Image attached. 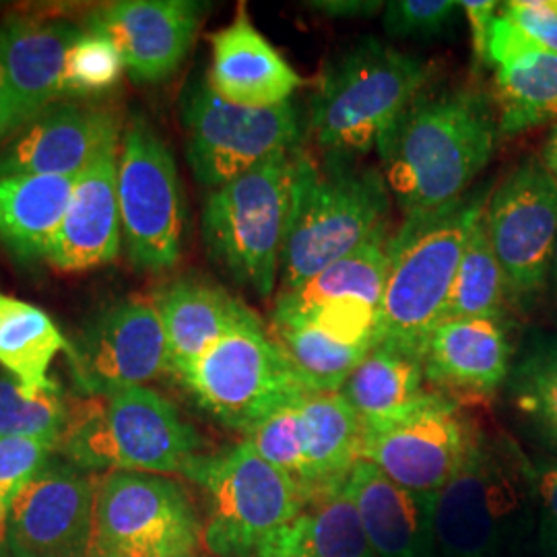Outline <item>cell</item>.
Here are the masks:
<instances>
[{
	"instance_id": "obj_1",
	"label": "cell",
	"mask_w": 557,
	"mask_h": 557,
	"mask_svg": "<svg viewBox=\"0 0 557 557\" xmlns=\"http://www.w3.org/2000/svg\"><path fill=\"white\" fill-rule=\"evenodd\" d=\"M498 137V114L487 94L425 87L376 147L405 221L428 220L462 199L492 160Z\"/></svg>"
},
{
	"instance_id": "obj_2",
	"label": "cell",
	"mask_w": 557,
	"mask_h": 557,
	"mask_svg": "<svg viewBox=\"0 0 557 557\" xmlns=\"http://www.w3.org/2000/svg\"><path fill=\"white\" fill-rule=\"evenodd\" d=\"M391 202L376 168L333 156L317 161L304 147L298 149L278 292L296 289L388 227Z\"/></svg>"
},
{
	"instance_id": "obj_3",
	"label": "cell",
	"mask_w": 557,
	"mask_h": 557,
	"mask_svg": "<svg viewBox=\"0 0 557 557\" xmlns=\"http://www.w3.org/2000/svg\"><path fill=\"white\" fill-rule=\"evenodd\" d=\"M430 77L425 60L366 38L322 71L310 101L308 133L324 156H368Z\"/></svg>"
},
{
	"instance_id": "obj_4",
	"label": "cell",
	"mask_w": 557,
	"mask_h": 557,
	"mask_svg": "<svg viewBox=\"0 0 557 557\" xmlns=\"http://www.w3.org/2000/svg\"><path fill=\"white\" fill-rule=\"evenodd\" d=\"M487 199L490 190L481 186L428 220L403 221L391 239L393 259L376 345H397L423 358L428 337L444 314L467 239Z\"/></svg>"
},
{
	"instance_id": "obj_5",
	"label": "cell",
	"mask_w": 557,
	"mask_h": 557,
	"mask_svg": "<svg viewBox=\"0 0 557 557\" xmlns=\"http://www.w3.org/2000/svg\"><path fill=\"white\" fill-rule=\"evenodd\" d=\"M197 430L153 388L91 395L71 407L59 450L83 471L184 473L200 455Z\"/></svg>"
},
{
	"instance_id": "obj_6",
	"label": "cell",
	"mask_w": 557,
	"mask_h": 557,
	"mask_svg": "<svg viewBox=\"0 0 557 557\" xmlns=\"http://www.w3.org/2000/svg\"><path fill=\"white\" fill-rule=\"evenodd\" d=\"M296 153L298 149L262 161L211 190L202 207L200 227L209 259L259 298H269L277 287Z\"/></svg>"
},
{
	"instance_id": "obj_7",
	"label": "cell",
	"mask_w": 557,
	"mask_h": 557,
	"mask_svg": "<svg viewBox=\"0 0 557 557\" xmlns=\"http://www.w3.org/2000/svg\"><path fill=\"white\" fill-rule=\"evenodd\" d=\"M535 469L512 442L475 432L457 473L436 494L440 557H499L517 537Z\"/></svg>"
},
{
	"instance_id": "obj_8",
	"label": "cell",
	"mask_w": 557,
	"mask_h": 557,
	"mask_svg": "<svg viewBox=\"0 0 557 557\" xmlns=\"http://www.w3.org/2000/svg\"><path fill=\"white\" fill-rule=\"evenodd\" d=\"M182 475L205 494L202 541L220 557H257L260 543L314 499L248 442L193 458Z\"/></svg>"
},
{
	"instance_id": "obj_9",
	"label": "cell",
	"mask_w": 557,
	"mask_h": 557,
	"mask_svg": "<svg viewBox=\"0 0 557 557\" xmlns=\"http://www.w3.org/2000/svg\"><path fill=\"white\" fill-rule=\"evenodd\" d=\"M178 380L200 409L242 434L314 395L257 314L221 337Z\"/></svg>"
},
{
	"instance_id": "obj_10",
	"label": "cell",
	"mask_w": 557,
	"mask_h": 557,
	"mask_svg": "<svg viewBox=\"0 0 557 557\" xmlns=\"http://www.w3.org/2000/svg\"><path fill=\"white\" fill-rule=\"evenodd\" d=\"M186 160L202 186L220 188L262 161L304 147L308 116L294 101L275 108H242L209 87L190 85L180 106Z\"/></svg>"
},
{
	"instance_id": "obj_11",
	"label": "cell",
	"mask_w": 557,
	"mask_h": 557,
	"mask_svg": "<svg viewBox=\"0 0 557 557\" xmlns=\"http://www.w3.org/2000/svg\"><path fill=\"white\" fill-rule=\"evenodd\" d=\"M119 205L122 246L133 267L147 273L174 269L184 246L186 200L174 153L140 114L120 137Z\"/></svg>"
},
{
	"instance_id": "obj_12",
	"label": "cell",
	"mask_w": 557,
	"mask_h": 557,
	"mask_svg": "<svg viewBox=\"0 0 557 557\" xmlns=\"http://www.w3.org/2000/svg\"><path fill=\"white\" fill-rule=\"evenodd\" d=\"M202 527L172 479L110 471L96 483L87 557H193Z\"/></svg>"
},
{
	"instance_id": "obj_13",
	"label": "cell",
	"mask_w": 557,
	"mask_h": 557,
	"mask_svg": "<svg viewBox=\"0 0 557 557\" xmlns=\"http://www.w3.org/2000/svg\"><path fill=\"white\" fill-rule=\"evenodd\" d=\"M485 227L508 283L510 306L543 301L557 246V182L537 156L517 163L485 202Z\"/></svg>"
},
{
	"instance_id": "obj_14",
	"label": "cell",
	"mask_w": 557,
	"mask_h": 557,
	"mask_svg": "<svg viewBox=\"0 0 557 557\" xmlns=\"http://www.w3.org/2000/svg\"><path fill=\"white\" fill-rule=\"evenodd\" d=\"M462 405L432 393L405 416L363 428L361 460L416 494H438L457 473L478 428Z\"/></svg>"
},
{
	"instance_id": "obj_15",
	"label": "cell",
	"mask_w": 557,
	"mask_h": 557,
	"mask_svg": "<svg viewBox=\"0 0 557 557\" xmlns=\"http://www.w3.org/2000/svg\"><path fill=\"white\" fill-rule=\"evenodd\" d=\"M69 358L89 397L145 386L170 372V347L153 298L131 296L106 308L87 322Z\"/></svg>"
},
{
	"instance_id": "obj_16",
	"label": "cell",
	"mask_w": 557,
	"mask_h": 557,
	"mask_svg": "<svg viewBox=\"0 0 557 557\" xmlns=\"http://www.w3.org/2000/svg\"><path fill=\"white\" fill-rule=\"evenodd\" d=\"M98 479L52 460L21 490L7 518L13 557H87Z\"/></svg>"
},
{
	"instance_id": "obj_17",
	"label": "cell",
	"mask_w": 557,
	"mask_h": 557,
	"mask_svg": "<svg viewBox=\"0 0 557 557\" xmlns=\"http://www.w3.org/2000/svg\"><path fill=\"white\" fill-rule=\"evenodd\" d=\"M120 137L122 124L112 108L73 101L50 106L0 147V178L79 176Z\"/></svg>"
},
{
	"instance_id": "obj_18",
	"label": "cell",
	"mask_w": 557,
	"mask_h": 557,
	"mask_svg": "<svg viewBox=\"0 0 557 557\" xmlns=\"http://www.w3.org/2000/svg\"><path fill=\"white\" fill-rule=\"evenodd\" d=\"M202 13L195 0H119L94 11L89 32L114 44L137 83H161L188 57Z\"/></svg>"
},
{
	"instance_id": "obj_19",
	"label": "cell",
	"mask_w": 557,
	"mask_h": 557,
	"mask_svg": "<svg viewBox=\"0 0 557 557\" xmlns=\"http://www.w3.org/2000/svg\"><path fill=\"white\" fill-rule=\"evenodd\" d=\"M504 319L440 320L423 349L430 391L458 405L494 397L512 370Z\"/></svg>"
},
{
	"instance_id": "obj_20",
	"label": "cell",
	"mask_w": 557,
	"mask_h": 557,
	"mask_svg": "<svg viewBox=\"0 0 557 557\" xmlns=\"http://www.w3.org/2000/svg\"><path fill=\"white\" fill-rule=\"evenodd\" d=\"M119 145L108 147L75 182L66 215L46 260L62 273H83L119 259Z\"/></svg>"
},
{
	"instance_id": "obj_21",
	"label": "cell",
	"mask_w": 557,
	"mask_h": 557,
	"mask_svg": "<svg viewBox=\"0 0 557 557\" xmlns=\"http://www.w3.org/2000/svg\"><path fill=\"white\" fill-rule=\"evenodd\" d=\"M341 490L354 502L374 556H438L434 531L436 494L405 490L368 460L354 465Z\"/></svg>"
},
{
	"instance_id": "obj_22",
	"label": "cell",
	"mask_w": 557,
	"mask_h": 557,
	"mask_svg": "<svg viewBox=\"0 0 557 557\" xmlns=\"http://www.w3.org/2000/svg\"><path fill=\"white\" fill-rule=\"evenodd\" d=\"M205 79L221 100L242 108H275L292 101L304 85L298 71L257 29L244 2L236 17L211 36Z\"/></svg>"
},
{
	"instance_id": "obj_23",
	"label": "cell",
	"mask_w": 557,
	"mask_h": 557,
	"mask_svg": "<svg viewBox=\"0 0 557 557\" xmlns=\"http://www.w3.org/2000/svg\"><path fill=\"white\" fill-rule=\"evenodd\" d=\"M83 36L79 25L38 15H11L0 23V66L9 83L17 131L62 100L64 60Z\"/></svg>"
},
{
	"instance_id": "obj_24",
	"label": "cell",
	"mask_w": 557,
	"mask_h": 557,
	"mask_svg": "<svg viewBox=\"0 0 557 557\" xmlns=\"http://www.w3.org/2000/svg\"><path fill=\"white\" fill-rule=\"evenodd\" d=\"M170 347V374L178 379L221 337L255 312L221 285L176 278L153 296Z\"/></svg>"
},
{
	"instance_id": "obj_25",
	"label": "cell",
	"mask_w": 557,
	"mask_h": 557,
	"mask_svg": "<svg viewBox=\"0 0 557 557\" xmlns=\"http://www.w3.org/2000/svg\"><path fill=\"white\" fill-rule=\"evenodd\" d=\"M79 176L0 178V244L23 262L46 260Z\"/></svg>"
},
{
	"instance_id": "obj_26",
	"label": "cell",
	"mask_w": 557,
	"mask_h": 557,
	"mask_svg": "<svg viewBox=\"0 0 557 557\" xmlns=\"http://www.w3.org/2000/svg\"><path fill=\"white\" fill-rule=\"evenodd\" d=\"M363 428H376L405 416L430 397L423 358L397 345L379 343L338 391Z\"/></svg>"
},
{
	"instance_id": "obj_27",
	"label": "cell",
	"mask_w": 557,
	"mask_h": 557,
	"mask_svg": "<svg viewBox=\"0 0 557 557\" xmlns=\"http://www.w3.org/2000/svg\"><path fill=\"white\" fill-rule=\"evenodd\" d=\"M257 557H376L354 502L337 490L312 499L260 543Z\"/></svg>"
},
{
	"instance_id": "obj_28",
	"label": "cell",
	"mask_w": 557,
	"mask_h": 557,
	"mask_svg": "<svg viewBox=\"0 0 557 557\" xmlns=\"http://www.w3.org/2000/svg\"><path fill=\"white\" fill-rule=\"evenodd\" d=\"M306 423L308 487L314 498L341 490L361 460L363 423L341 393H314L299 400Z\"/></svg>"
},
{
	"instance_id": "obj_29",
	"label": "cell",
	"mask_w": 557,
	"mask_h": 557,
	"mask_svg": "<svg viewBox=\"0 0 557 557\" xmlns=\"http://www.w3.org/2000/svg\"><path fill=\"white\" fill-rule=\"evenodd\" d=\"M71 347L40 306L0 294V368L20 382L27 397L60 393L50 366L60 351L71 354Z\"/></svg>"
},
{
	"instance_id": "obj_30",
	"label": "cell",
	"mask_w": 557,
	"mask_h": 557,
	"mask_svg": "<svg viewBox=\"0 0 557 557\" xmlns=\"http://www.w3.org/2000/svg\"><path fill=\"white\" fill-rule=\"evenodd\" d=\"M391 239V227H384L358 250L331 262L296 289L278 292L275 310H301L317 304H363L380 312L393 259Z\"/></svg>"
},
{
	"instance_id": "obj_31",
	"label": "cell",
	"mask_w": 557,
	"mask_h": 557,
	"mask_svg": "<svg viewBox=\"0 0 557 557\" xmlns=\"http://www.w3.org/2000/svg\"><path fill=\"white\" fill-rule=\"evenodd\" d=\"M494 106L502 137L557 124V54L535 48L496 66Z\"/></svg>"
},
{
	"instance_id": "obj_32",
	"label": "cell",
	"mask_w": 557,
	"mask_h": 557,
	"mask_svg": "<svg viewBox=\"0 0 557 557\" xmlns=\"http://www.w3.org/2000/svg\"><path fill=\"white\" fill-rule=\"evenodd\" d=\"M269 335L312 393H338L372 347L354 345L301 320L271 319Z\"/></svg>"
},
{
	"instance_id": "obj_33",
	"label": "cell",
	"mask_w": 557,
	"mask_h": 557,
	"mask_svg": "<svg viewBox=\"0 0 557 557\" xmlns=\"http://www.w3.org/2000/svg\"><path fill=\"white\" fill-rule=\"evenodd\" d=\"M506 388L520 419L557 455V335L529 337Z\"/></svg>"
},
{
	"instance_id": "obj_34",
	"label": "cell",
	"mask_w": 557,
	"mask_h": 557,
	"mask_svg": "<svg viewBox=\"0 0 557 557\" xmlns=\"http://www.w3.org/2000/svg\"><path fill=\"white\" fill-rule=\"evenodd\" d=\"M508 306V283L481 215L467 239L442 320L504 319Z\"/></svg>"
},
{
	"instance_id": "obj_35",
	"label": "cell",
	"mask_w": 557,
	"mask_h": 557,
	"mask_svg": "<svg viewBox=\"0 0 557 557\" xmlns=\"http://www.w3.org/2000/svg\"><path fill=\"white\" fill-rule=\"evenodd\" d=\"M71 405L60 393L27 397L20 382L0 368V438H36L59 450Z\"/></svg>"
},
{
	"instance_id": "obj_36",
	"label": "cell",
	"mask_w": 557,
	"mask_h": 557,
	"mask_svg": "<svg viewBox=\"0 0 557 557\" xmlns=\"http://www.w3.org/2000/svg\"><path fill=\"white\" fill-rule=\"evenodd\" d=\"M244 442H248L260 457L271 462L275 469L298 481L299 485L310 494L306 423L299 409V400L260 421L259 425H255L248 434H244Z\"/></svg>"
},
{
	"instance_id": "obj_37",
	"label": "cell",
	"mask_w": 557,
	"mask_h": 557,
	"mask_svg": "<svg viewBox=\"0 0 557 557\" xmlns=\"http://www.w3.org/2000/svg\"><path fill=\"white\" fill-rule=\"evenodd\" d=\"M114 44L96 32H83L64 60L62 98H91L112 91L124 73Z\"/></svg>"
},
{
	"instance_id": "obj_38",
	"label": "cell",
	"mask_w": 557,
	"mask_h": 557,
	"mask_svg": "<svg viewBox=\"0 0 557 557\" xmlns=\"http://www.w3.org/2000/svg\"><path fill=\"white\" fill-rule=\"evenodd\" d=\"M57 448L36 438H0V510H9L21 490L54 460Z\"/></svg>"
},
{
	"instance_id": "obj_39",
	"label": "cell",
	"mask_w": 557,
	"mask_h": 557,
	"mask_svg": "<svg viewBox=\"0 0 557 557\" xmlns=\"http://www.w3.org/2000/svg\"><path fill=\"white\" fill-rule=\"evenodd\" d=\"M460 11L453 0H391L384 2V29L393 38H438Z\"/></svg>"
},
{
	"instance_id": "obj_40",
	"label": "cell",
	"mask_w": 557,
	"mask_h": 557,
	"mask_svg": "<svg viewBox=\"0 0 557 557\" xmlns=\"http://www.w3.org/2000/svg\"><path fill=\"white\" fill-rule=\"evenodd\" d=\"M499 11L541 50L557 54V7L554 0H510L504 2Z\"/></svg>"
},
{
	"instance_id": "obj_41",
	"label": "cell",
	"mask_w": 557,
	"mask_h": 557,
	"mask_svg": "<svg viewBox=\"0 0 557 557\" xmlns=\"http://www.w3.org/2000/svg\"><path fill=\"white\" fill-rule=\"evenodd\" d=\"M460 11L465 13V17L469 21L471 27V41H473V54L478 64H487V40H490V29L492 23L498 17V2L494 0H465L458 2Z\"/></svg>"
},
{
	"instance_id": "obj_42",
	"label": "cell",
	"mask_w": 557,
	"mask_h": 557,
	"mask_svg": "<svg viewBox=\"0 0 557 557\" xmlns=\"http://www.w3.org/2000/svg\"><path fill=\"white\" fill-rule=\"evenodd\" d=\"M535 485H537V496L543 504V510L557 539V458L539 462L535 469Z\"/></svg>"
},
{
	"instance_id": "obj_43",
	"label": "cell",
	"mask_w": 557,
	"mask_h": 557,
	"mask_svg": "<svg viewBox=\"0 0 557 557\" xmlns=\"http://www.w3.org/2000/svg\"><path fill=\"white\" fill-rule=\"evenodd\" d=\"M308 7H312V11H317L320 15L335 17V20L366 17V15L384 11V2L379 0H372V2L370 0H314V2H308Z\"/></svg>"
},
{
	"instance_id": "obj_44",
	"label": "cell",
	"mask_w": 557,
	"mask_h": 557,
	"mask_svg": "<svg viewBox=\"0 0 557 557\" xmlns=\"http://www.w3.org/2000/svg\"><path fill=\"white\" fill-rule=\"evenodd\" d=\"M17 131V114H15V103L9 89V83L4 77V71L0 66V140L11 137Z\"/></svg>"
},
{
	"instance_id": "obj_45",
	"label": "cell",
	"mask_w": 557,
	"mask_h": 557,
	"mask_svg": "<svg viewBox=\"0 0 557 557\" xmlns=\"http://www.w3.org/2000/svg\"><path fill=\"white\" fill-rule=\"evenodd\" d=\"M543 301L547 304V314H549L552 324L557 326V246L556 252H554V262H552V271H549V281H547V289H545Z\"/></svg>"
},
{
	"instance_id": "obj_46",
	"label": "cell",
	"mask_w": 557,
	"mask_h": 557,
	"mask_svg": "<svg viewBox=\"0 0 557 557\" xmlns=\"http://www.w3.org/2000/svg\"><path fill=\"white\" fill-rule=\"evenodd\" d=\"M541 161L545 163V168L549 170V174H552L557 182V124L552 128L549 137L545 140V145H543Z\"/></svg>"
},
{
	"instance_id": "obj_47",
	"label": "cell",
	"mask_w": 557,
	"mask_h": 557,
	"mask_svg": "<svg viewBox=\"0 0 557 557\" xmlns=\"http://www.w3.org/2000/svg\"><path fill=\"white\" fill-rule=\"evenodd\" d=\"M9 549L7 545V515L0 510V557Z\"/></svg>"
},
{
	"instance_id": "obj_48",
	"label": "cell",
	"mask_w": 557,
	"mask_h": 557,
	"mask_svg": "<svg viewBox=\"0 0 557 557\" xmlns=\"http://www.w3.org/2000/svg\"><path fill=\"white\" fill-rule=\"evenodd\" d=\"M554 2H556V7H557V0H554Z\"/></svg>"
}]
</instances>
